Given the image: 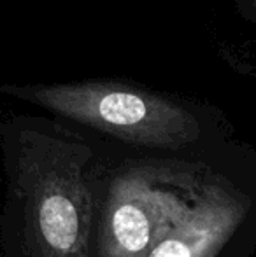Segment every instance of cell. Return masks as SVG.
Returning <instances> with one entry per match:
<instances>
[{"label": "cell", "instance_id": "277c9868", "mask_svg": "<svg viewBox=\"0 0 256 257\" xmlns=\"http://www.w3.org/2000/svg\"><path fill=\"white\" fill-rule=\"evenodd\" d=\"M256 168L212 158L188 212L144 257H253Z\"/></svg>", "mask_w": 256, "mask_h": 257}, {"label": "cell", "instance_id": "6da1fadb", "mask_svg": "<svg viewBox=\"0 0 256 257\" xmlns=\"http://www.w3.org/2000/svg\"><path fill=\"white\" fill-rule=\"evenodd\" d=\"M0 158L2 257H93L95 144L55 119L13 115L0 121Z\"/></svg>", "mask_w": 256, "mask_h": 257}, {"label": "cell", "instance_id": "7a4b0ae2", "mask_svg": "<svg viewBox=\"0 0 256 257\" xmlns=\"http://www.w3.org/2000/svg\"><path fill=\"white\" fill-rule=\"evenodd\" d=\"M212 158L202 149L179 158L104 161L97 191L93 257H144L188 212Z\"/></svg>", "mask_w": 256, "mask_h": 257}, {"label": "cell", "instance_id": "5b68a950", "mask_svg": "<svg viewBox=\"0 0 256 257\" xmlns=\"http://www.w3.org/2000/svg\"><path fill=\"white\" fill-rule=\"evenodd\" d=\"M239 14L247 21H256V0H233Z\"/></svg>", "mask_w": 256, "mask_h": 257}, {"label": "cell", "instance_id": "3957f363", "mask_svg": "<svg viewBox=\"0 0 256 257\" xmlns=\"http://www.w3.org/2000/svg\"><path fill=\"white\" fill-rule=\"evenodd\" d=\"M0 91L140 149L188 153L207 135L200 108L121 81L4 84Z\"/></svg>", "mask_w": 256, "mask_h": 257}]
</instances>
